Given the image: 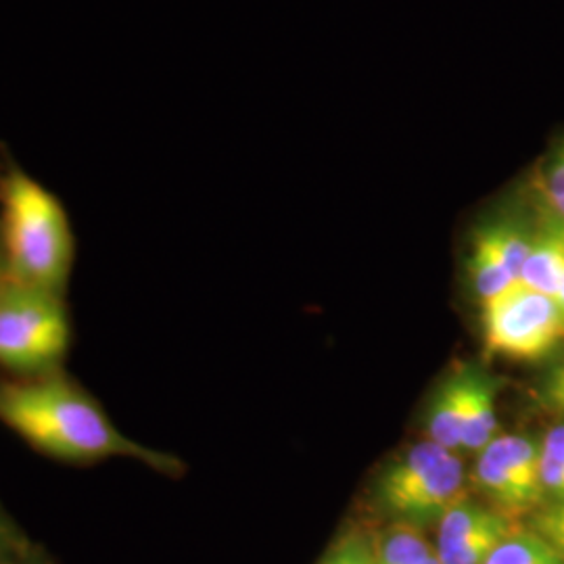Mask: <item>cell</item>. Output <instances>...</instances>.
<instances>
[{
  "instance_id": "6da1fadb",
  "label": "cell",
  "mask_w": 564,
  "mask_h": 564,
  "mask_svg": "<svg viewBox=\"0 0 564 564\" xmlns=\"http://www.w3.org/2000/svg\"><path fill=\"white\" fill-rule=\"evenodd\" d=\"M0 423L57 463L86 466L128 458L165 475L182 470L174 456L121 433L101 403L61 370L0 379Z\"/></svg>"
},
{
  "instance_id": "7a4b0ae2",
  "label": "cell",
  "mask_w": 564,
  "mask_h": 564,
  "mask_svg": "<svg viewBox=\"0 0 564 564\" xmlns=\"http://www.w3.org/2000/svg\"><path fill=\"white\" fill-rule=\"evenodd\" d=\"M0 245L7 282L65 295L74 232L59 199L20 167L0 182Z\"/></svg>"
},
{
  "instance_id": "3957f363",
  "label": "cell",
  "mask_w": 564,
  "mask_h": 564,
  "mask_svg": "<svg viewBox=\"0 0 564 564\" xmlns=\"http://www.w3.org/2000/svg\"><path fill=\"white\" fill-rule=\"evenodd\" d=\"M72 339L61 295L7 282L0 291V368L18 379L59 372Z\"/></svg>"
},
{
  "instance_id": "277c9868",
  "label": "cell",
  "mask_w": 564,
  "mask_h": 564,
  "mask_svg": "<svg viewBox=\"0 0 564 564\" xmlns=\"http://www.w3.org/2000/svg\"><path fill=\"white\" fill-rule=\"evenodd\" d=\"M464 496L463 460L431 440L389 464L377 484L379 505L403 523L442 519Z\"/></svg>"
},
{
  "instance_id": "5b68a950",
  "label": "cell",
  "mask_w": 564,
  "mask_h": 564,
  "mask_svg": "<svg viewBox=\"0 0 564 564\" xmlns=\"http://www.w3.org/2000/svg\"><path fill=\"white\" fill-rule=\"evenodd\" d=\"M563 339L564 316L558 303L523 282L484 303V343L489 356L538 362Z\"/></svg>"
},
{
  "instance_id": "8992f818",
  "label": "cell",
  "mask_w": 564,
  "mask_h": 564,
  "mask_svg": "<svg viewBox=\"0 0 564 564\" xmlns=\"http://www.w3.org/2000/svg\"><path fill=\"white\" fill-rule=\"evenodd\" d=\"M540 464L542 437L506 433L477 454L473 479L491 508L517 521L545 505Z\"/></svg>"
},
{
  "instance_id": "52a82bcc",
  "label": "cell",
  "mask_w": 564,
  "mask_h": 564,
  "mask_svg": "<svg viewBox=\"0 0 564 564\" xmlns=\"http://www.w3.org/2000/svg\"><path fill=\"white\" fill-rule=\"evenodd\" d=\"M514 527L500 510L464 496L440 519L435 554L442 564H481Z\"/></svg>"
},
{
  "instance_id": "ba28073f",
  "label": "cell",
  "mask_w": 564,
  "mask_h": 564,
  "mask_svg": "<svg viewBox=\"0 0 564 564\" xmlns=\"http://www.w3.org/2000/svg\"><path fill=\"white\" fill-rule=\"evenodd\" d=\"M463 452L479 454L498 437V383L477 366H463Z\"/></svg>"
},
{
  "instance_id": "9c48e42d",
  "label": "cell",
  "mask_w": 564,
  "mask_h": 564,
  "mask_svg": "<svg viewBox=\"0 0 564 564\" xmlns=\"http://www.w3.org/2000/svg\"><path fill=\"white\" fill-rule=\"evenodd\" d=\"M564 279V226L545 220L535 230L531 251L521 272L524 286L550 295L554 300Z\"/></svg>"
},
{
  "instance_id": "30bf717a",
  "label": "cell",
  "mask_w": 564,
  "mask_h": 564,
  "mask_svg": "<svg viewBox=\"0 0 564 564\" xmlns=\"http://www.w3.org/2000/svg\"><path fill=\"white\" fill-rule=\"evenodd\" d=\"M464 370L463 366L435 391L426 412V431L433 444L449 452H463Z\"/></svg>"
},
{
  "instance_id": "8fae6325",
  "label": "cell",
  "mask_w": 564,
  "mask_h": 564,
  "mask_svg": "<svg viewBox=\"0 0 564 564\" xmlns=\"http://www.w3.org/2000/svg\"><path fill=\"white\" fill-rule=\"evenodd\" d=\"M468 270H470V281L475 286V293L479 295L481 303L489 302L498 295H502L510 286L519 284V281L510 274L505 262L498 258V253L489 247V242L484 237L475 232L473 245H470V260H468Z\"/></svg>"
},
{
  "instance_id": "7c38bea8",
  "label": "cell",
  "mask_w": 564,
  "mask_h": 564,
  "mask_svg": "<svg viewBox=\"0 0 564 564\" xmlns=\"http://www.w3.org/2000/svg\"><path fill=\"white\" fill-rule=\"evenodd\" d=\"M433 554L419 524L398 521L375 545V564H424Z\"/></svg>"
},
{
  "instance_id": "4fadbf2b",
  "label": "cell",
  "mask_w": 564,
  "mask_h": 564,
  "mask_svg": "<svg viewBox=\"0 0 564 564\" xmlns=\"http://www.w3.org/2000/svg\"><path fill=\"white\" fill-rule=\"evenodd\" d=\"M481 564H564L552 545L529 527H514Z\"/></svg>"
},
{
  "instance_id": "5bb4252c",
  "label": "cell",
  "mask_w": 564,
  "mask_h": 564,
  "mask_svg": "<svg viewBox=\"0 0 564 564\" xmlns=\"http://www.w3.org/2000/svg\"><path fill=\"white\" fill-rule=\"evenodd\" d=\"M533 188L544 209L545 220L564 226V139L556 142L538 167Z\"/></svg>"
},
{
  "instance_id": "9a60e30c",
  "label": "cell",
  "mask_w": 564,
  "mask_h": 564,
  "mask_svg": "<svg viewBox=\"0 0 564 564\" xmlns=\"http://www.w3.org/2000/svg\"><path fill=\"white\" fill-rule=\"evenodd\" d=\"M542 487L545 502H564V421L542 437Z\"/></svg>"
},
{
  "instance_id": "2e32d148",
  "label": "cell",
  "mask_w": 564,
  "mask_h": 564,
  "mask_svg": "<svg viewBox=\"0 0 564 564\" xmlns=\"http://www.w3.org/2000/svg\"><path fill=\"white\" fill-rule=\"evenodd\" d=\"M529 529L552 545L564 563V502H545L531 512Z\"/></svg>"
},
{
  "instance_id": "e0dca14e",
  "label": "cell",
  "mask_w": 564,
  "mask_h": 564,
  "mask_svg": "<svg viewBox=\"0 0 564 564\" xmlns=\"http://www.w3.org/2000/svg\"><path fill=\"white\" fill-rule=\"evenodd\" d=\"M321 564H375V547L362 535H349L335 545Z\"/></svg>"
},
{
  "instance_id": "ac0fdd59",
  "label": "cell",
  "mask_w": 564,
  "mask_h": 564,
  "mask_svg": "<svg viewBox=\"0 0 564 564\" xmlns=\"http://www.w3.org/2000/svg\"><path fill=\"white\" fill-rule=\"evenodd\" d=\"M32 540L23 533L20 524L0 505V564L9 563Z\"/></svg>"
},
{
  "instance_id": "d6986e66",
  "label": "cell",
  "mask_w": 564,
  "mask_h": 564,
  "mask_svg": "<svg viewBox=\"0 0 564 564\" xmlns=\"http://www.w3.org/2000/svg\"><path fill=\"white\" fill-rule=\"evenodd\" d=\"M542 402L547 410L564 416V360L545 375L542 383Z\"/></svg>"
},
{
  "instance_id": "ffe728a7",
  "label": "cell",
  "mask_w": 564,
  "mask_h": 564,
  "mask_svg": "<svg viewBox=\"0 0 564 564\" xmlns=\"http://www.w3.org/2000/svg\"><path fill=\"white\" fill-rule=\"evenodd\" d=\"M4 564H57L53 561V556L36 544V542H30L23 550H20L9 563Z\"/></svg>"
},
{
  "instance_id": "44dd1931",
  "label": "cell",
  "mask_w": 564,
  "mask_h": 564,
  "mask_svg": "<svg viewBox=\"0 0 564 564\" xmlns=\"http://www.w3.org/2000/svg\"><path fill=\"white\" fill-rule=\"evenodd\" d=\"M554 302L558 303V307H561L564 316V279L561 282V286H558V291H556V295H554Z\"/></svg>"
},
{
  "instance_id": "7402d4cb",
  "label": "cell",
  "mask_w": 564,
  "mask_h": 564,
  "mask_svg": "<svg viewBox=\"0 0 564 564\" xmlns=\"http://www.w3.org/2000/svg\"><path fill=\"white\" fill-rule=\"evenodd\" d=\"M7 284V272H4V260H2V245H0V291Z\"/></svg>"
},
{
  "instance_id": "603a6c76",
  "label": "cell",
  "mask_w": 564,
  "mask_h": 564,
  "mask_svg": "<svg viewBox=\"0 0 564 564\" xmlns=\"http://www.w3.org/2000/svg\"><path fill=\"white\" fill-rule=\"evenodd\" d=\"M424 564H442L440 563V558H437V554H433V556H431V558H429V561H426V563Z\"/></svg>"
}]
</instances>
